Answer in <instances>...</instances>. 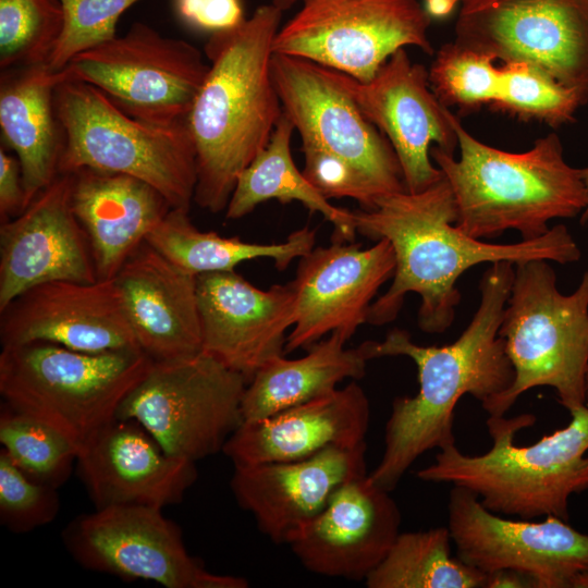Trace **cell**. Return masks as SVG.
Listing matches in <instances>:
<instances>
[{"label": "cell", "mask_w": 588, "mask_h": 588, "mask_svg": "<svg viewBox=\"0 0 588 588\" xmlns=\"http://www.w3.org/2000/svg\"><path fill=\"white\" fill-rule=\"evenodd\" d=\"M460 159L439 147L430 156L452 189L455 225L475 238H494L507 230L523 240H535L553 219L581 215L588 191L580 169L564 159L555 133L548 134L525 152H510L475 138L450 111Z\"/></svg>", "instance_id": "obj_4"}, {"label": "cell", "mask_w": 588, "mask_h": 588, "mask_svg": "<svg viewBox=\"0 0 588 588\" xmlns=\"http://www.w3.org/2000/svg\"><path fill=\"white\" fill-rule=\"evenodd\" d=\"M62 540L73 559L90 571L142 579L166 588H246L242 577L207 571L188 554L180 528L162 509L115 505L73 519Z\"/></svg>", "instance_id": "obj_14"}, {"label": "cell", "mask_w": 588, "mask_h": 588, "mask_svg": "<svg viewBox=\"0 0 588 588\" xmlns=\"http://www.w3.org/2000/svg\"><path fill=\"white\" fill-rule=\"evenodd\" d=\"M362 475H366V443L333 445L295 461L234 465L231 490L266 536L287 543L345 482Z\"/></svg>", "instance_id": "obj_22"}, {"label": "cell", "mask_w": 588, "mask_h": 588, "mask_svg": "<svg viewBox=\"0 0 588 588\" xmlns=\"http://www.w3.org/2000/svg\"><path fill=\"white\" fill-rule=\"evenodd\" d=\"M113 279L136 342L152 362L201 352L196 275L173 265L145 241Z\"/></svg>", "instance_id": "obj_24"}, {"label": "cell", "mask_w": 588, "mask_h": 588, "mask_svg": "<svg viewBox=\"0 0 588 588\" xmlns=\"http://www.w3.org/2000/svg\"><path fill=\"white\" fill-rule=\"evenodd\" d=\"M369 419L368 397L351 382L268 417L242 421L222 452L234 465L301 460L329 446L366 443Z\"/></svg>", "instance_id": "obj_25"}, {"label": "cell", "mask_w": 588, "mask_h": 588, "mask_svg": "<svg viewBox=\"0 0 588 588\" xmlns=\"http://www.w3.org/2000/svg\"><path fill=\"white\" fill-rule=\"evenodd\" d=\"M295 293V323L284 352L307 348L339 332L346 341L367 322L371 301L395 271L390 242L380 238L369 248L333 241L299 258Z\"/></svg>", "instance_id": "obj_17"}, {"label": "cell", "mask_w": 588, "mask_h": 588, "mask_svg": "<svg viewBox=\"0 0 588 588\" xmlns=\"http://www.w3.org/2000/svg\"><path fill=\"white\" fill-rule=\"evenodd\" d=\"M58 0H0V69L47 64L63 29Z\"/></svg>", "instance_id": "obj_33"}, {"label": "cell", "mask_w": 588, "mask_h": 588, "mask_svg": "<svg viewBox=\"0 0 588 588\" xmlns=\"http://www.w3.org/2000/svg\"><path fill=\"white\" fill-rule=\"evenodd\" d=\"M271 74L283 113L315 147L348 162L379 198L406 191L388 138L363 114L333 70L304 58L273 53Z\"/></svg>", "instance_id": "obj_13"}, {"label": "cell", "mask_w": 588, "mask_h": 588, "mask_svg": "<svg viewBox=\"0 0 588 588\" xmlns=\"http://www.w3.org/2000/svg\"><path fill=\"white\" fill-rule=\"evenodd\" d=\"M586 402L588 404V367L586 372Z\"/></svg>", "instance_id": "obj_46"}, {"label": "cell", "mask_w": 588, "mask_h": 588, "mask_svg": "<svg viewBox=\"0 0 588 588\" xmlns=\"http://www.w3.org/2000/svg\"><path fill=\"white\" fill-rule=\"evenodd\" d=\"M515 377L482 407L503 416L529 389L551 387L568 412L586 402L588 367V269L578 287L563 294L547 260L515 265L511 294L499 328Z\"/></svg>", "instance_id": "obj_7"}, {"label": "cell", "mask_w": 588, "mask_h": 588, "mask_svg": "<svg viewBox=\"0 0 588 588\" xmlns=\"http://www.w3.org/2000/svg\"><path fill=\"white\" fill-rule=\"evenodd\" d=\"M389 493L367 474L348 480L287 544L315 574L365 580L401 532V512Z\"/></svg>", "instance_id": "obj_21"}, {"label": "cell", "mask_w": 588, "mask_h": 588, "mask_svg": "<svg viewBox=\"0 0 588 588\" xmlns=\"http://www.w3.org/2000/svg\"><path fill=\"white\" fill-rule=\"evenodd\" d=\"M65 70L47 64L1 71L0 128L19 159L27 206L59 175L62 128L54 106Z\"/></svg>", "instance_id": "obj_27"}, {"label": "cell", "mask_w": 588, "mask_h": 588, "mask_svg": "<svg viewBox=\"0 0 588 588\" xmlns=\"http://www.w3.org/2000/svg\"><path fill=\"white\" fill-rule=\"evenodd\" d=\"M201 352L248 381L271 358L283 355L295 323L292 283L261 290L235 271L196 277Z\"/></svg>", "instance_id": "obj_20"}, {"label": "cell", "mask_w": 588, "mask_h": 588, "mask_svg": "<svg viewBox=\"0 0 588 588\" xmlns=\"http://www.w3.org/2000/svg\"><path fill=\"white\" fill-rule=\"evenodd\" d=\"M73 173H60L22 213L0 225V310L51 281L98 280L91 246L72 205Z\"/></svg>", "instance_id": "obj_18"}, {"label": "cell", "mask_w": 588, "mask_h": 588, "mask_svg": "<svg viewBox=\"0 0 588 588\" xmlns=\"http://www.w3.org/2000/svg\"><path fill=\"white\" fill-rule=\"evenodd\" d=\"M0 442L14 465L53 488L68 480L79 451L52 426L5 402L0 408Z\"/></svg>", "instance_id": "obj_32"}, {"label": "cell", "mask_w": 588, "mask_h": 588, "mask_svg": "<svg viewBox=\"0 0 588 588\" xmlns=\"http://www.w3.org/2000/svg\"><path fill=\"white\" fill-rule=\"evenodd\" d=\"M60 510L57 488L36 481L0 451V522L25 534L50 524Z\"/></svg>", "instance_id": "obj_37"}, {"label": "cell", "mask_w": 588, "mask_h": 588, "mask_svg": "<svg viewBox=\"0 0 588 588\" xmlns=\"http://www.w3.org/2000/svg\"><path fill=\"white\" fill-rule=\"evenodd\" d=\"M54 106L63 135L59 174L84 168L127 174L155 187L171 208L189 210L197 169L186 119L159 124L134 118L68 74Z\"/></svg>", "instance_id": "obj_6"}, {"label": "cell", "mask_w": 588, "mask_h": 588, "mask_svg": "<svg viewBox=\"0 0 588 588\" xmlns=\"http://www.w3.org/2000/svg\"><path fill=\"white\" fill-rule=\"evenodd\" d=\"M138 1L58 0L64 22L49 69L61 71L75 56L114 38L120 16Z\"/></svg>", "instance_id": "obj_36"}, {"label": "cell", "mask_w": 588, "mask_h": 588, "mask_svg": "<svg viewBox=\"0 0 588 588\" xmlns=\"http://www.w3.org/2000/svg\"><path fill=\"white\" fill-rule=\"evenodd\" d=\"M346 342L339 332H332L307 347L301 358L279 355L266 362L245 388L243 421L258 420L327 395L344 379L362 378L369 359L362 345L346 348Z\"/></svg>", "instance_id": "obj_28"}, {"label": "cell", "mask_w": 588, "mask_h": 588, "mask_svg": "<svg viewBox=\"0 0 588 588\" xmlns=\"http://www.w3.org/2000/svg\"><path fill=\"white\" fill-rule=\"evenodd\" d=\"M486 588H535L534 580L528 575L513 571L500 569L486 574Z\"/></svg>", "instance_id": "obj_41"}, {"label": "cell", "mask_w": 588, "mask_h": 588, "mask_svg": "<svg viewBox=\"0 0 588 588\" xmlns=\"http://www.w3.org/2000/svg\"><path fill=\"white\" fill-rule=\"evenodd\" d=\"M180 16L211 33L232 28L245 20L240 0H175Z\"/></svg>", "instance_id": "obj_39"}, {"label": "cell", "mask_w": 588, "mask_h": 588, "mask_svg": "<svg viewBox=\"0 0 588 588\" xmlns=\"http://www.w3.org/2000/svg\"><path fill=\"white\" fill-rule=\"evenodd\" d=\"M303 174L327 199L352 198L365 210L376 207V197L359 173L342 158L315 147H302Z\"/></svg>", "instance_id": "obj_38"}, {"label": "cell", "mask_w": 588, "mask_h": 588, "mask_svg": "<svg viewBox=\"0 0 588 588\" xmlns=\"http://www.w3.org/2000/svg\"><path fill=\"white\" fill-rule=\"evenodd\" d=\"M501 85L492 109L551 127L574 122L581 107L576 95L539 68L520 61L502 62Z\"/></svg>", "instance_id": "obj_34"}, {"label": "cell", "mask_w": 588, "mask_h": 588, "mask_svg": "<svg viewBox=\"0 0 588 588\" xmlns=\"http://www.w3.org/2000/svg\"><path fill=\"white\" fill-rule=\"evenodd\" d=\"M454 41L539 68L588 102V0H462Z\"/></svg>", "instance_id": "obj_12"}, {"label": "cell", "mask_w": 588, "mask_h": 588, "mask_svg": "<svg viewBox=\"0 0 588 588\" xmlns=\"http://www.w3.org/2000/svg\"><path fill=\"white\" fill-rule=\"evenodd\" d=\"M569 414L567 426L525 446L515 443L516 433L532 426L535 415L489 416V451L467 455L448 445L417 477L463 487L500 515L568 520L569 498L588 489V404Z\"/></svg>", "instance_id": "obj_5"}, {"label": "cell", "mask_w": 588, "mask_h": 588, "mask_svg": "<svg viewBox=\"0 0 588 588\" xmlns=\"http://www.w3.org/2000/svg\"><path fill=\"white\" fill-rule=\"evenodd\" d=\"M333 73L363 114L390 142L407 192L425 191L443 176L431 162L430 145L453 155L457 137L450 121L451 110L434 95L422 64L412 62L401 48L367 82L335 70Z\"/></svg>", "instance_id": "obj_16"}, {"label": "cell", "mask_w": 588, "mask_h": 588, "mask_svg": "<svg viewBox=\"0 0 588 588\" xmlns=\"http://www.w3.org/2000/svg\"><path fill=\"white\" fill-rule=\"evenodd\" d=\"M1 346L49 342L103 353L140 351L114 279L36 285L0 310Z\"/></svg>", "instance_id": "obj_19"}, {"label": "cell", "mask_w": 588, "mask_h": 588, "mask_svg": "<svg viewBox=\"0 0 588 588\" xmlns=\"http://www.w3.org/2000/svg\"><path fill=\"white\" fill-rule=\"evenodd\" d=\"M428 74L434 95L446 108L470 112L498 99L501 69L494 59L455 41L437 51Z\"/></svg>", "instance_id": "obj_35"}, {"label": "cell", "mask_w": 588, "mask_h": 588, "mask_svg": "<svg viewBox=\"0 0 588 588\" xmlns=\"http://www.w3.org/2000/svg\"><path fill=\"white\" fill-rule=\"evenodd\" d=\"M446 527L400 532L383 560L366 577L369 588H480L486 574L451 553Z\"/></svg>", "instance_id": "obj_31"}, {"label": "cell", "mask_w": 588, "mask_h": 588, "mask_svg": "<svg viewBox=\"0 0 588 588\" xmlns=\"http://www.w3.org/2000/svg\"><path fill=\"white\" fill-rule=\"evenodd\" d=\"M356 231L385 238L395 255L388 291L370 306L367 322L393 321L407 293L421 297L417 323L424 332L441 333L453 323L461 301L457 279L471 267L489 262L578 261L580 249L567 228L558 224L535 240L511 244L487 243L456 225L457 210L449 182L442 176L425 191H407L379 198L371 210L353 211Z\"/></svg>", "instance_id": "obj_1"}, {"label": "cell", "mask_w": 588, "mask_h": 588, "mask_svg": "<svg viewBox=\"0 0 588 588\" xmlns=\"http://www.w3.org/2000/svg\"><path fill=\"white\" fill-rule=\"evenodd\" d=\"M27 207L21 166L16 156L0 146V219L5 222Z\"/></svg>", "instance_id": "obj_40"}, {"label": "cell", "mask_w": 588, "mask_h": 588, "mask_svg": "<svg viewBox=\"0 0 588 588\" xmlns=\"http://www.w3.org/2000/svg\"><path fill=\"white\" fill-rule=\"evenodd\" d=\"M294 131L291 120L282 113L268 145L238 175L225 217L243 218L271 199L282 204L298 201L332 223L335 241L353 242L357 233L353 211L333 206L296 167L291 152Z\"/></svg>", "instance_id": "obj_30"}, {"label": "cell", "mask_w": 588, "mask_h": 588, "mask_svg": "<svg viewBox=\"0 0 588 588\" xmlns=\"http://www.w3.org/2000/svg\"><path fill=\"white\" fill-rule=\"evenodd\" d=\"M568 588H588V567L577 573L571 579Z\"/></svg>", "instance_id": "obj_43"}, {"label": "cell", "mask_w": 588, "mask_h": 588, "mask_svg": "<svg viewBox=\"0 0 588 588\" xmlns=\"http://www.w3.org/2000/svg\"><path fill=\"white\" fill-rule=\"evenodd\" d=\"M208 66L194 45L136 22L124 35L75 56L64 70L127 114L170 124L186 119Z\"/></svg>", "instance_id": "obj_11"}, {"label": "cell", "mask_w": 588, "mask_h": 588, "mask_svg": "<svg viewBox=\"0 0 588 588\" xmlns=\"http://www.w3.org/2000/svg\"><path fill=\"white\" fill-rule=\"evenodd\" d=\"M282 13L258 7L238 25L211 33L209 66L186 117L196 151L194 203L226 209L241 172L268 145L283 113L273 84V40Z\"/></svg>", "instance_id": "obj_3"}, {"label": "cell", "mask_w": 588, "mask_h": 588, "mask_svg": "<svg viewBox=\"0 0 588 588\" xmlns=\"http://www.w3.org/2000/svg\"><path fill=\"white\" fill-rule=\"evenodd\" d=\"M279 28L273 53L304 58L357 81L371 79L399 49L433 53L431 16L417 0H301Z\"/></svg>", "instance_id": "obj_10"}, {"label": "cell", "mask_w": 588, "mask_h": 588, "mask_svg": "<svg viewBox=\"0 0 588 588\" xmlns=\"http://www.w3.org/2000/svg\"><path fill=\"white\" fill-rule=\"evenodd\" d=\"M580 171H581L583 180H584V182L586 184V187H587V191H588V167H586L584 169H580ZM587 221H588V205H587L586 209L583 211V213L580 215V223L585 224Z\"/></svg>", "instance_id": "obj_44"}, {"label": "cell", "mask_w": 588, "mask_h": 588, "mask_svg": "<svg viewBox=\"0 0 588 588\" xmlns=\"http://www.w3.org/2000/svg\"><path fill=\"white\" fill-rule=\"evenodd\" d=\"M424 8L431 17L448 16L462 0H422Z\"/></svg>", "instance_id": "obj_42"}, {"label": "cell", "mask_w": 588, "mask_h": 588, "mask_svg": "<svg viewBox=\"0 0 588 588\" xmlns=\"http://www.w3.org/2000/svg\"><path fill=\"white\" fill-rule=\"evenodd\" d=\"M448 511L456 556L485 574L513 569L531 577L535 588H568L571 579L588 567V534L567 520L509 519L458 486L450 491Z\"/></svg>", "instance_id": "obj_15"}, {"label": "cell", "mask_w": 588, "mask_h": 588, "mask_svg": "<svg viewBox=\"0 0 588 588\" xmlns=\"http://www.w3.org/2000/svg\"><path fill=\"white\" fill-rule=\"evenodd\" d=\"M95 509L177 504L197 479L196 463L168 455L137 422L115 418L76 458Z\"/></svg>", "instance_id": "obj_23"}, {"label": "cell", "mask_w": 588, "mask_h": 588, "mask_svg": "<svg viewBox=\"0 0 588 588\" xmlns=\"http://www.w3.org/2000/svg\"><path fill=\"white\" fill-rule=\"evenodd\" d=\"M151 365L142 351L86 353L49 342L4 346L0 394L81 450L117 418L120 405Z\"/></svg>", "instance_id": "obj_8"}, {"label": "cell", "mask_w": 588, "mask_h": 588, "mask_svg": "<svg viewBox=\"0 0 588 588\" xmlns=\"http://www.w3.org/2000/svg\"><path fill=\"white\" fill-rule=\"evenodd\" d=\"M297 1L298 0H271V3L284 12L291 9Z\"/></svg>", "instance_id": "obj_45"}, {"label": "cell", "mask_w": 588, "mask_h": 588, "mask_svg": "<svg viewBox=\"0 0 588 588\" xmlns=\"http://www.w3.org/2000/svg\"><path fill=\"white\" fill-rule=\"evenodd\" d=\"M73 175V210L88 236L98 280L113 279L171 206L150 184L127 174L84 168Z\"/></svg>", "instance_id": "obj_26"}, {"label": "cell", "mask_w": 588, "mask_h": 588, "mask_svg": "<svg viewBox=\"0 0 588 588\" xmlns=\"http://www.w3.org/2000/svg\"><path fill=\"white\" fill-rule=\"evenodd\" d=\"M188 211L171 208L147 235L146 242L173 265L196 277L234 271L238 264L258 258H270L277 269L284 270L315 246L316 233L309 226L292 232L281 243H252L237 236L200 231Z\"/></svg>", "instance_id": "obj_29"}, {"label": "cell", "mask_w": 588, "mask_h": 588, "mask_svg": "<svg viewBox=\"0 0 588 588\" xmlns=\"http://www.w3.org/2000/svg\"><path fill=\"white\" fill-rule=\"evenodd\" d=\"M247 382L204 352L152 362L117 418L137 422L168 455L196 463L222 451L242 424Z\"/></svg>", "instance_id": "obj_9"}, {"label": "cell", "mask_w": 588, "mask_h": 588, "mask_svg": "<svg viewBox=\"0 0 588 588\" xmlns=\"http://www.w3.org/2000/svg\"><path fill=\"white\" fill-rule=\"evenodd\" d=\"M514 275V264H491L479 283L478 309L452 344L419 345L399 328L381 342L360 344L369 360L406 356L418 372V392L393 401L383 455L368 475L378 487L391 492L424 453L455 444L454 409L464 394H470L485 407L512 385L515 372L499 328Z\"/></svg>", "instance_id": "obj_2"}]
</instances>
